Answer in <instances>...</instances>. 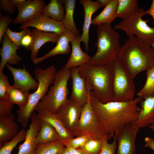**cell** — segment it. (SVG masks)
<instances>
[{"mask_svg": "<svg viewBox=\"0 0 154 154\" xmlns=\"http://www.w3.org/2000/svg\"><path fill=\"white\" fill-rule=\"evenodd\" d=\"M89 96L93 111L103 126L108 139L114 138L115 134L126 125L137 119L140 109L138 104L143 99L138 97L127 101L102 103L91 91Z\"/></svg>", "mask_w": 154, "mask_h": 154, "instance_id": "6da1fadb", "label": "cell"}, {"mask_svg": "<svg viewBox=\"0 0 154 154\" xmlns=\"http://www.w3.org/2000/svg\"><path fill=\"white\" fill-rule=\"evenodd\" d=\"M117 58L133 78L154 65V50L135 36L121 46Z\"/></svg>", "mask_w": 154, "mask_h": 154, "instance_id": "7a4b0ae2", "label": "cell"}, {"mask_svg": "<svg viewBox=\"0 0 154 154\" xmlns=\"http://www.w3.org/2000/svg\"><path fill=\"white\" fill-rule=\"evenodd\" d=\"M78 69L79 75L85 78L97 99L102 103L113 101V62L102 66L88 63Z\"/></svg>", "mask_w": 154, "mask_h": 154, "instance_id": "3957f363", "label": "cell"}, {"mask_svg": "<svg viewBox=\"0 0 154 154\" xmlns=\"http://www.w3.org/2000/svg\"><path fill=\"white\" fill-rule=\"evenodd\" d=\"M97 26V39L95 44L97 50L89 63L106 66L113 63L117 58L121 46L120 35L111 25L104 24Z\"/></svg>", "mask_w": 154, "mask_h": 154, "instance_id": "277c9868", "label": "cell"}, {"mask_svg": "<svg viewBox=\"0 0 154 154\" xmlns=\"http://www.w3.org/2000/svg\"><path fill=\"white\" fill-rule=\"evenodd\" d=\"M56 72L53 65L44 69L37 67L34 71L35 79L38 82V87L33 93H30L28 101L25 106L16 111L17 121L23 127L27 126L32 113L47 93L49 86L54 83Z\"/></svg>", "mask_w": 154, "mask_h": 154, "instance_id": "5b68a950", "label": "cell"}, {"mask_svg": "<svg viewBox=\"0 0 154 154\" xmlns=\"http://www.w3.org/2000/svg\"><path fill=\"white\" fill-rule=\"evenodd\" d=\"M70 69L64 67L57 71L52 85L38 103L35 110L57 114L68 98V83L70 78Z\"/></svg>", "mask_w": 154, "mask_h": 154, "instance_id": "8992f818", "label": "cell"}, {"mask_svg": "<svg viewBox=\"0 0 154 154\" xmlns=\"http://www.w3.org/2000/svg\"><path fill=\"white\" fill-rule=\"evenodd\" d=\"M145 11L142 7L139 8L129 18L116 24L114 28L124 32L129 37L135 36L147 45L151 46L154 42V28L147 25V23L149 19H142Z\"/></svg>", "mask_w": 154, "mask_h": 154, "instance_id": "52a82bcc", "label": "cell"}, {"mask_svg": "<svg viewBox=\"0 0 154 154\" xmlns=\"http://www.w3.org/2000/svg\"><path fill=\"white\" fill-rule=\"evenodd\" d=\"M113 65V101L125 102L133 99L135 92L133 78L117 58Z\"/></svg>", "mask_w": 154, "mask_h": 154, "instance_id": "ba28073f", "label": "cell"}, {"mask_svg": "<svg viewBox=\"0 0 154 154\" xmlns=\"http://www.w3.org/2000/svg\"><path fill=\"white\" fill-rule=\"evenodd\" d=\"M73 134L74 136L86 135L93 139L107 136L103 126L93 111L89 96L88 102L82 108L78 124Z\"/></svg>", "mask_w": 154, "mask_h": 154, "instance_id": "9c48e42d", "label": "cell"}, {"mask_svg": "<svg viewBox=\"0 0 154 154\" xmlns=\"http://www.w3.org/2000/svg\"><path fill=\"white\" fill-rule=\"evenodd\" d=\"M139 129L128 123L115 134L114 138L117 143L116 154H135V140Z\"/></svg>", "mask_w": 154, "mask_h": 154, "instance_id": "30bf717a", "label": "cell"}, {"mask_svg": "<svg viewBox=\"0 0 154 154\" xmlns=\"http://www.w3.org/2000/svg\"><path fill=\"white\" fill-rule=\"evenodd\" d=\"M83 108L78 103L68 99L57 113L67 129L73 133L78 124Z\"/></svg>", "mask_w": 154, "mask_h": 154, "instance_id": "8fae6325", "label": "cell"}, {"mask_svg": "<svg viewBox=\"0 0 154 154\" xmlns=\"http://www.w3.org/2000/svg\"><path fill=\"white\" fill-rule=\"evenodd\" d=\"M70 70L72 90L69 99L83 107L88 101L89 92L91 90L85 78L79 75L78 67L71 68Z\"/></svg>", "mask_w": 154, "mask_h": 154, "instance_id": "7c38bea8", "label": "cell"}, {"mask_svg": "<svg viewBox=\"0 0 154 154\" xmlns=\"http://www.w3.org/2000/svg\"><path fill=\"white\" fill-rule=\"evenodd\" d=\"M30 27L43 32L52 33L59 36L67 29L62 22L52 19L43 13L21 24L19 29L22 30Z\"/></svg>", "mask_w": 154, "mask_h": 154, "instance_id": "4fadbf2b", "label": "cell"}, {"mask_svg": "<svg viewBox=\"0 0 154 154\" xmlns=\"http://www.w3.org/2000/svg\"><path fill=\"white\" fill-rule=\"evenodd\" d=\"M45 5L44 0H26L17 9L18 15L13 23L21 25L39 16Z\"/></svg>", "mask_w": 154, "mask_h": 154, "instance_id": "5bb4252c", "label": "cell"}, {"mask_svg": "<svg viewBox=\"0 0 154 154\" xmlns=\"http://www.w3.org/2000/svg\"><path fill=\"white\" fill-rule=\"evenodd\" d=\"M31 123L26 130V135L24 142L19 147L17 154H34L37 144L36 136L40 128V120L34 111L31 114Z\"/></svg>", "mask_w": 154, "mask_h": 154, "instance_id": "9a60e30c", "label": "cell"}, {"mask_svg": "<svg viewBox=\"0 0 154 154\" xmlns=\"http://www.w3.org/2000/svg\"><path fill=\"white\" fill-rule=\"evenodd\" d=\"M6 66L13 77V87L27 93H29L31 90H37L38 86V82L33 77L25 66L22 69L14 68L8 64H6Z\"/></svg>", "mask_w": 154, "mask_h": 154, "instance_id": "2e32d148", "label": "cell"}, {"mask_svg": "<svg viewBox=\"0 0 154 154\" xmlns=\"http://www.w3.org/2000/svg\"><path fill=\"white\" fill-rule=\"evenodd\" d=\"M79 2L83 6L84 14L80 40L85 45V50L88 51L89 49V31L92 23V16L93 13L102 6L98 0L94 1L91 0H80Z\"/></svg>", "mask_w": 154, "mask_h": 154, "instance_id": "e0dca14e", "label": "cell"}, {"mask_svg": "<svg viewBox=\"0 0 154 154\" xmlns=\"http://www.w3.org/2000/svg\"><path fill=\"white\" fill-rule=\"evenodd\" d=\"M138 117L130 123L139 129L149 126L154 122V94L143 99Z\"/></svg>", "mask_w": 154, "mask_h": 154, "instance_id": "ac0fdd59", "label": "cell"}, {"mask_svg": "<svg viewBox=\"0 0 154 154\" xmlns=\"http://www.w3.org/2000/svg\"><path fill=\"white\" fill-rule=\"evenodd\" d=\"M76 37L68 30L65 31L59 37L56 46L44 56L37 57L32 60L33 63L37 64L44 60L51 57L59 54H66L71 51L69 43Z\"/></svg>", "mask_w": 154, "mask_h": 154, "instance_id": "d6986e66", "label": "cell"}, {"mask_svg": "<svg viewBox=\"0 0 154 154\" xmlns=\"http://www.w3.org/2000/svg\"><path fill=\"white\" fill-rule=\"evenodd\" d=\"M2 45L0 49V71L1 72L7 63L15 64L22 60V58L17 53L19 47L13 43L5 34L2 38Z\"/></svg>", "mask_w": 154, "mask_h": 154, "instance_id": "ffe728a7", "label": "cell"}, {"mask_svg": "<svg viewBox=\"0 0 154 154\" xmlns=\"http://www.w3.org/2000/svg\"><path fill=\"white\" fill-rule=\"evenodd\" d=\"M31 35L32 42L27 49L31 52L30 58L32 60L37 57L39 50L44 44L49 42L56 43L59 37L53 33L43 32L35 28L31 31Z\"/></svg>", "mask_w": 154, "mask_h": 154, "instance_id": "44dd1931", "label": "cell"}, {"mask_svg": "<svg viewBox=\"0 0 154 154\" xmlns=\"http://www.w3.org/2000/svg\"><path fill=\"white\" fill-rule=\"evenodd\" d=\"M80 37H76L71 42V53L65 64L64 67L66 68L70 69L73 67H80L90 62L91 57L83 51L81 48Z\"/></svg>", "mask_w": 154, "mask_h": 154, "instance_id": "7402d4cb", "label": "cell"}, {"mask_svg": "<svg viewBox=\"0 0 154 154\" xmlns=\"http://www.w3.org/2000/svg\"><path fill=\"white\" fill-rule=\"evenodd\" d=\"M41 120L48 122L55 129L62 140L64 141L74 137L73 133L69 131L57 114L51 113L47 111L36 110Z\"/></svg>", "mask_w": 154, "mask_h": 154, "instance_id": "603a6c76", "label": "cell"}, {"mask_svg": "<svg viewBox=\"0 0 154 154\" xmlns=\"http://www.w3.org/2000/svg\"><path fill=\"white\" fill-rule=\"evenodd\" d=\"M11 113L7 116L0 117V148L11 140L18 133V124Z\"/></svg>", "mask_w": 154, "mask_h": 154, "instance_id": "cb8c5ba5", "label": "cell"}, {"mask_svg": "<svg viewBox=\"0 0 154 154\" xmlns=\"http://www.w3.org/2000/svg\"><path fill=\"white\" fill-rule=\"evenodd\" d=\"M118 3V0H110L104 9L92 20V24L97 26L104 24L111 25L116 18Z\"/></svg>", "mask_w": 154, "mask_h": 154, "instance_id": "d4e9b609", "label": "cell"}, {"mask_svg": "<svg viewBox=\"0 0 154 154\" xmlns=\"http://www.w3.org/2000/svg\"><path fill=\"white\" fill-rule=\"evenodd\" d=\"M40 120V129L36 137L37 144L62 140L52 125L46 121Z\"/></svg>", "mask_w": 154, "mask_h": 154, "instance_id": "484cf974", "label": "cell"}, {"mask_svg": "<svg viewBox=\"0 0 154 154\" xmlns=\"http://www.w3.org/2000/svg\"><path fill=\"white\" fill-rule=\"evenodd\" d=\"M65 16L62 22L67 29L68 30L76 37L80 36V32L77 29L74 23L73 15L74 11L75 0H64Z\"/></svg>", "mask_w": 154, "mask_h": 154, "instance_id": "4316f807", "label": "cell"}, {"mask_svg": "<svg viewBox=\"0 0 154 154\" xmlns=\"http://www.w3.org/2000/svg\"><path fill=\"white\" fill-rule=\"evenodd\" d=\"M63 3V0H51L44 6L42 13L52 19L62 22L65 16Z\"/></svg>", "mask_w": 154, "mask_h": 154, "instance_id": "83f0119b", "label": "cell"}, {"mask_svg": "<svg viewBox=\"0 0 154 154\" xmlns=\"http://www.w3.org/2000/svg\"><path fill=\"white\" fill-rule=\"evenodd\" d=\"M139 8L137 0H118L116 17L126 19Z\"/></svg>", "mask_w": 154, "mask_h": 154, "instance_id": "f1b7e54d", "label": "cell"}, {"mask_svg": "<svg viewBox=\"0 0 154 154\" xmlns=\"http://www.w3.org/2000/svg\"><path fill=\"white\" fill-rule=\"evenodd\" d=\"M64 147L62 140L38 143L34 154H57Z\"/></svg>", "mask_w": 154, "mask_h": 154, "instance_id": "f546056e", "label": "cell"}, {"mask_svg": "<svg viewBox=\"0 0 154 154\" xmlns=\"http://www.w3.org/2000/svg\"><path fill=\"white\" fill-rule=\"evenodd\" d=\"M30 93H26L11 86L9 92L8 98L14 104H17L19 109L23 108L27 103Z\"/></svg>", "mask_w": 154, "mask_h": 154, "instance_id": "4dcf8cb0", "label": "cell"}, {"mask_svg": "<svg viewBox=\"0 0 154 154\" xmlns=\"http://www.w3.org/2000/svg\"><path fill=\"white\" fill-rule=\"evenodd\" d=\"M147 80L137 95L143 99L154 94V65L147 71Z\"/></svg>", "mask_w": 154, "mask_h": 154, "instance_id": "1f68e13d", "label": "cell"}, {"mask_svg": "<svg viewBox=\"0 0 154 154\" xmlns=\"http://www.w3.org/2000/svg\"><path fill=\"white\" fill-rule=\"evenodd\" d=\"M108 139L107 136L101 139L91 138L79 148L86 154H100L105 141Z\"/></svg>", "mask_w": 154, "mask_h": 154, "instance_id": "d6a6232c", "label": "cell"}, {"mask_svg": "<svg viewBox=\"0 0 154 154\" xmlns=\"http://www.w3.org/2000/svg\"><path fill=\"white\" fill-rule=\"evenodd\" d=\"M26 135V130L22 129L14 137L9 141L4 143L0 148V154H11L13 149L20 142L25 140Z\"/></svg>", "mask_w": 154, "mask_h": 154, "instance_id": "836d02e7", "label": "cell"}, {"mask_svg": "<svg viewBox=\"0 0 154 154\" xmlns=\"http://www.w3.org/2000/svg\"><path fill=\"white\" fill-rule=\"evenodd\" d=\"M31 32L28 28L22 29L19 32H16L12 31L8 27L5 34L13 43L19 47L21 46V42L23 38L25 36L30 34Z\"/></svg>", "mask_w": 154, "mask_h": 154, "instance_id": "e575fe53", "label": "cell"}, {"mask_svg": "<svg viewBox=\"0 0 154 154\" xmlns=\"http://www.w3.org/2000/svg\"><path fill=\"white\" fill-rule=\"evenodd\" d=\"M11 86L7 76L0 71V101L8 99Z\"/></svg>", "mask_w": 154, "mask_h": 154, "instance_id": "d590c367", "label": "cell"}, {"mask_svg": "<svg viewBox=\"0 0 154 154\" xmlns=\"http://www.w3.org/2000/svg\"><path fill=\"white\" fill-rule=\"evenodd\" d=\"M91 138L87 135H81L67 139L64 141V144L66 147L78 149L83 146Z\"/></svg>", "mask_w": 154, "mask_h": 154, "instance_id": "8d00e7d4", "label": "cell"}, {"mask_svg": "<svg viewBox=\"0 0 154 154\" xmlns=\"http://www.w3.org/2000/svg\"><path fill=\"white\" fill-rule=\"evenodd\" d=\"M13 19L9 15H5L1 17L0 19V42L2 40L8 25L13 22Z\"/></svg>", "mask_w": 154, "mask_h": 154, "instance_id": "74e56055", "label": "cell"}, {"mask_svg": "<svg viewBox=\"0 0 154 154\" xmlns=\"http://www.w3.org/2000/svg\"><path fill=\"white\" fill-rule=\"evenodd\" d=\"M14 104L8 98L0 101V117H6L11 114Z\"/></svg>", "mask_w": 154, "mask_h": 154, "instance_id": "f35d334b", "label": "cell"}, {"mask_svg": "<svg viewBox=\"0 0 154 154\" xmlns=\"http://www.w3.org/2000/svg\"><path fill=\"white\" fill-rule=\"evenodd\" d=\"M107 140L105 141L100 154H116V150L117 148V143L116 139L111 143H109Z\"/></svg>", "mask_w": 154, "mask_h": 154, "instance_id": "ab89813d", "label": "cell"}, {"mask_svg": "<svg viewBox=\"0 0 154 154\" xmlns=\"http://www.w3.org/2000/svg\"><path fill=\"white\" fill-rule=\"evenodd\" d=\"M0 9L7 15L14 13L16 11L15 7L11 3L9 0L0 1Z\"/></svg>", "mask_w": 154, "mask_h": 154, "instance_id": "60d3db41", "label": "cell"}, {"mask_svg": "<svg viewBox=\"0 0 154 154\" xmlns=\"http://www.w3.org/2000/svg\"><path fill=\"white\" fill-rule=\"evenodd\" d=\"M32 41V38L30 34L25 36L22 39L21 42V46L27 49L30 46Z\"/></svg>", "mask_w": 154, "mask_h": 154, "instance_id": "b9f144b4", "label": "cell"}, {"mask_svg": "<svg viewBox=\"0 0 154 154\" xmlns=\"http://www.w3.org/2000/svg\"><path fill=\"white\" fill-rule=\"evenodd\" d=\"M145 146L154 151V139L150 137H146L144 139Z\"/></svg>", "mask_w": 154, "mask_h": 154, "instance_id": "7bdbcfd3", "label": "cell"}, {"mask_svg": "<svg viewBox=\"0 0 154 154\" xmlns=\"http://www.w3.org/2000/svg\"><path fill=\"white\" fill-rule=\"evenodd\" d=\"M12 4L18 9L26 1V0H9Z\"/></svg>", "mask_w": 154, "mask_h": 154, "instance_id": "ee69618b", "label": "cell"}, {"mask_svg": "<svg viewBox=\"0 0 154 154\" xmlns=\"http://www.w3.org/2000/svg\"><path fill=\"white\" fill-rule=\"evenodd\" d=\"M71 154H86L82 150L79 149H74L69 147H66Z\"/></svg>", "mask_w": 154, "mask_h": 154, "instance_id": "f6af8a7d", "label": "cell"}, {"mask_svg": "<svg viewBox=\"0 0 154 154\" xmlns=\"http://www.w3.org/2000/svg\"><path fill=\"white\" fill-rule=\"evenodd\" d=\"M145 15L148 14L151 15L154 20V0H153L150 8L147 10H146Z\"/></svg>", "mask_w": 154, "mask_h": 154, "instance_id": "bcb514c9", "label": "cell"}, {"mask_svg": "<svg viewBox=\"0 0 154 154\" xmlns=\"http://www.w3.org/2000/svg\"><path fill=\"white\" fill-rule=\"evenodd\" d=\"M57 154H71V153L65 147Z\"/></svg>", "mask_w": 154, "mask_h": 154, "instance_id": "7dc6e473", "label": "cell"}, {"mask_svg": "<svg viewBox=\"0 0 154 154\" xmlns=\"http://www.w3.org/2000/svg\"><path fill=\"white\" fill-rule=\"evenodd\" d=\"M102 7H105L108 3L110 0H98Z\"/></svg>", "mask_w": 154, "mask_h": 154, "instance_id": "c3c4849f", "label": "cell"}, {"mask_svg": "<svg viewBox=\"0 0 154 154\" xmlns=\"http://www.w3.org/2000/svg\"><path fill=\"white\" fill-rule=\"evenodd\" d=\"M149 128L154 133V122L149 126Z\"/></svg>", "mask_w": 154, "mask_h": 154, "instance_id": "681fc988", "label": "cell"}, {"mask_svg": "<svg viewBox=\"0 0 154 154\" xmlns=\"http://www.w3.org/2000/svg\"><path fill=\"white\" fill-rule=\"evenodd\" d=\"M151 46L152 47L153 49L154 50V42L153 43H152V44L151 45Z\"/></svg>", "mask_w": 154, "mask_h": 154, "instance_id": "f907efd6", "label": "cell"}]
</instances>
